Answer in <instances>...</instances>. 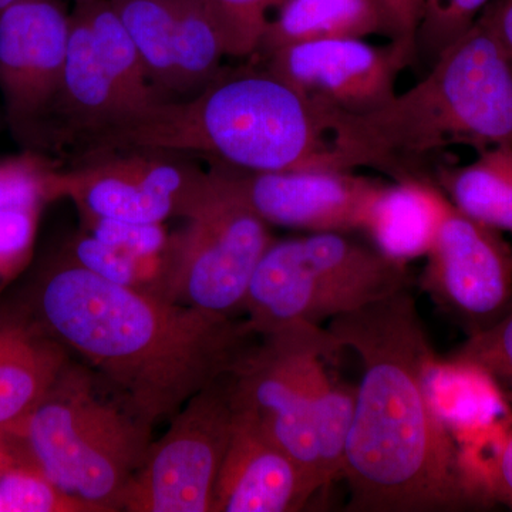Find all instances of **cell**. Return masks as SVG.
Segmentation results:
<instances>
[{"mask_svg": "<svg viewBox=\"0 0 512 512\" xmlns=\"http://www.w3.org/2000/svg\"><path fill=\"white\" fill-rule=\"evenodd\" d=\"M421 288L471 333L512 308V248L501 231L468 217L448 200Z\"/></svg>", "mask_w": 512, "mask_h": 512, "instance_id": "cell-13", "label": "cell"}, {"mask_svg": "<svg viewBox=\"0 0 512 512\" xmlns=\"http://www.w3.org/2000/svg\"><path fill=\"white\" fill-rule=\"evenodd\" d=\"M184 228L168 238L157 293L217 315L242 312L256 266L271 247L268 222L215 164L211 183Z\"/></svg>", "mask_w": 512, "mask_h": 512, "instance_id": "cell-8", "label": "cell"}, {"mask_svg": "<svg viewBox=\"0 0 512 512\" xmlns=\"http://www.w3.org/2000/svg\"><path fill=\"white\" fill-rule=\"evenodd\" d=\"M382 12L392 42L417 49V35L424 16V0H373Z\"/></svg>", "mask_w": 512, "mask_h": 512, "instance_id": "cell-30", "label": "cell"}, {"mask_svg": "<svg viewBox=\"0 0 512 512\" xmlns=\"http://www.w3.org/2000/svg\"><path fill=\"white\" fill-rule=\"evenodd\" d=\"M229 376L191 397L164 436L153 440L123 495L121 511L212 512L235 424Z\"/></svg>", "mask_w": 512, "mask_h": 512, "instance_id": "cell-11", "label": "cell"}, {"mask_svg": "<svg viewBox=\"0 0 512 512\" xmlns=\"http://www.w3.org/2000/svg\"><path fill=\"white\" fill-rule=\"evenodd\" d=\"M35 316L151 426L232 375L259 340L247 319L114 284L70 258L43 276Z\"/></svg>", "mask_w": 512, "mask_h": 512, "instance_id": "cell-2", "label": "cell"}, {"mask_svg": "<svg viewBox=\"0 0 512 512\" xmlns=\"http://www.w3.org/2000/svg\"><path fill=\"white\" fill-rule=\"evenodd\" d=\"M339 350L319 357L313 372V410L323 487L342 477L346 443L355 414L356 387L343 382L328 363Z\"/></svg>", "mask_w": 512, "mask_h": 512, "instance_id": "cell-22", "label": "cell"}, {"mask_svg": "<svg viewBox=\"0 0 512 512\" xmlns=\"http://www.w3.org/2000/svg\"><path fill=\"white\" fill-rule=\"evenodd\" d=\"M211 183L185 154L117 148L53 167L50 197L70 198L83 217L131 224H163L190 217Z\"/></svg>", "mask_w": 512, "mask_h": 512, "instance_id": "cell-10", "label": "cell"}, {"mask_svg": "<svg viewBox=\"0 0 512 512\" xmlns=\"http://www.w3.org/2000/svg\"><path fill=\"white\" fill-rule=\"evenodd\" d=\"M0 512H99L94 505L64 493L28 468L0 476Z\"/></svg>", "mask_w": 512, "mask_h": 512, "instance_id": "cell-25", "label": "cell"}, {"mask_svg": "<svg viewBox=\"0 0 512 512\" xmlns=\"http://www.w3.org/2000/svg\"><path fill=\"white\" fill-rule=\"evenodd\" d=\"M429 2V0H424V8H426V3Z\"/></svg>", "mask_w": 512, "mask_h": 512, "instance_id": "cell-34", "label": "cell"}, {"mask_svg": "<svg viewBox=\"0 0 512 512\" xmlns=\"http://www.w3.org/2000/svg\"><path fill=\"white\" fill-rule=\"evenodd\" d=\"M369 36L390 40L386 20L373 0H286L278 16L269 20L254 57L298 43Z\"/></svg>", "mask_w": 512, "mask_h": 512, "instance_id": "cell-19", "label": "cell"}, {"mask_svg": "<svg viewBox=\"0 0 512 512\" xmlns=\"http://www.w3.org/2000/svg\"><path fill=\"white\" fill-rule=\"evenodd\" d=\"M110 3L161 99L178 100L175 0H110Z\"/></svg>", "mask_w": 512, "mask_h": 512, "instance_id": "cell-21", "label": "cell"}, {"mask_svg": "<svg viewBox=\"0 0 512 512\" xmlns=\"http://www.w3.org/2000/svg\"><path fill=\"white\" fill-rule=\"evenodd\" d=\"M16 467H18V460H16L12 440L8 433L0 430V476Z\"/></svg>", "mask_w": 512, "mask_h": 512, "instance_id": "cell-32", "label": "cell"}, {"mask_svg": "<svg viewBox=\"0 0 512 512\" xmlns=\"http://www.w3.org/2000/svg\"><path fill=\"white\" fill-rule=\"evenodd\" d=\"M148 421L89 366L73 365L20 423L5 431L18 467L36 471L99 512L121 511L153 443Z\"/></svg>", "mask_w": 512, "mask_h": 512, "instance_id": "cell-5", "label": "cell"}, {"mask_svg": "<svg viewBox=\"0 0 512 512\" xmlns=\"http://www.w3.org/2000/svg\"><path fill=\"white\" fill-rule=\"evenodd\" d=\"M117 148L204 156L247 173L336 170L325 117L259 63L221 70L187 99L157 101L79 158Z\"/></svg>", "mask_w": 512, "mask_h": 512, "instance_id": "cell-4", "label": "cell"}, {"mask_svg": "<svg viewBox=\"0 0 512 512\" xmlns=\"http://www.w3.org/2000/svg\"><path fill=\"white\" fill-rule=\"evenodd\" d=\"M448 363L473 367L488 377L512 380V308L494 325L468 335Z\"/></svg>", "mask_w": 512, "mask_h": 512, "instance_id": "cell-26", "label": "cell"}, {"mask_svg": "<svg viewBox=\"0 0 512 512\" xmlns=\"http://www.w3.org/2000/svg\"><path fill=\"white\" fill-rule=\"evenodd\" d=\"M39 208L0 207V279L22 268L35 238Z\"/></svg>", "mask_w": 512, "mask_h": 512, "instance_id": "cell-29", "label": "cell"}, {"mask_svg": "<svg viewBox=\"0 0 512 512\" xmlns=\"http://www.w3.org/2000/svg\"><path fill=\"white\" fill-rule=\"evenodd\" d=\"M342 350L326 329L296 325L259 336L229 376L235 412L248 417L291 454L316 493L322 471L313 410V372L319 357Z\"/></svg>", "mask_w": 512, "mask_h": 512, "instance_id": "cell-9", "label": "cell"}, {"mask_svg": "<svg viewBox=\"0 0 512 512\" xmlns=\"http://www.w3.org/2000/svg\"><path fill=\"white\" fill-rule=\"evenodd\" d=\"M69 258L114 284L146 289L143 268L136 259L92 234L74 239Z\"/></svg>", "mask_w": 512, "mask_h": 512, "instance_id": "cell-28", "label": "cell"}, {"mask_svg": "<svg viewBox=\"0 0 512 512\" xmlns=\"http://www.w3.org/2000/svg\"><path fill=\"white\" fill-rule=\"evenodd\" d=\"M490 494L512 508V436L505 440L490 473Z\"/></svg>", "mask_w": 512, "mask_h": 512, "instance_id": "cell-31", "label": "cell"}, {"mask_svg": "<svg viewBox=\"0 0 512 512\" xmlns=\"http://www.w3.org/2000/svg\"><path fill=\"white\" fill-rule=\"evenodd\" d=\"M493 0H429L417 35V49L436 59L466 33Z\"/></svg>", "mask_w": 512, "mask_h": 512, "instance_id": "cell-27", "label": "cell"}, {"mask_svg": "<svg viewBox=\"0 0 512 512\" xmlns=\"http://www.w3.org/2000/svg\"><path fill=\"white\" fill-rule=\"evenodd\" d=\"M175 5V62L181 100L201 92L218 76L227 53L204 0H175Z\"/></svg>", "mask_w": 512, "mask_h": 512, "instance_id": "cell-23", "label": "cell"}, {"mask_svg": "<svg viewBox=\"0 0 512 512\" xmlns=\"http://www.w3.org/2000/svg\"><path fill=\"white\" fill-rule=\"evenodd\" d=\"M286 0H204L220 29L227 56L252 59L268 26V10Z\"/></svg>", "mask_w": 512, "mask_h": 512, "instance_id": "cell-24", "label": "cell"}, {"mask_svg": "<svg viewBox=\"0 0 512 512\" xmlns=\"http://www.w3.org/2000/svg\"><path fill=\"white\" fill-rule=\"evenodd\" d=\"M222 168L262 220L308 232L362 231L367 208L383 184L355 171L312 168L247 173Z\"/></svg>", "mask_w": 512, "mask_h": 512, "instance_id": "cell-15", "label": "cell"}, {"mask_svg": "<svg viewBox=\"0 0 512 512\" xmlns=\"http://www.w3.org/2000/svg\"><path fill=\"white\" fill-rule=\"evenodd\" d=\"M417 50L400 42L375 46L366 39L298 43L254 57L295 87L325 117L360 116L382 109L396 96L400 73Z\"/></svg>", "mask_w": 512, "mask_h": 512, "instance_id": "cell-12", "label": "cell"}, {"mask_svg": "<svg viewBox=\"0 0 512 512\" xmlns=\"http://www.w3.org/2000/svg\"><path fill=\"white\" fill-rule=\"evenodd\" d=\"M434 181L457 210L512 234V144L481 151L470 164L440 165Z\"/></svg>", "mask_w": 512, "mask_h": 512, "instance_id": "cell-20", "label": "cell"}, {"mask_svg": "<svg viewBox=\"0 0 512 512\" xmlns=\"http://www.w3.org/2000/svg\"><path fill=\"white\" fill-rule=\"evenodd\" d=\"M329 140L338 170L434 181V160L448 148L512 144L511 59L480 16L382 109L330 121Z\"/></svg>", "mask_w": 512, "mask_h": 512, "instance_id": "cell-3", "label": "cell"}, {"mask_svg": "<svg viewBox=\"0 0 512 512\" xmlns=\"http://www.w3.org/2000/svg\"><path fill=\"white\" fill-rule=\"evenodd\" d=\"M447 205L434 181L383 183L367 208L362 232L382 254L407 265L429 254Z\"/></svg>", "mask_w": 512, "mask_h": 512, "instance_id": "cell-18", "label": "cell"}, {"mask_svg": "<svg viewBox=\"0 0 512 512\" xmlns=\"http://www.w3.org/2000/svg\"><path fill=\"white\" fill-rule=\"evenodd\" d=\"M407 265L349 232L274 241L256 266L242 312L259 336L359 311L410 289Z\"/></svg>", "mask_w": 512, "mask_h": 512, "instance_id": "cell-6", "label": "cell"}, {"mask_svg": "<svg viewBox=\"0 0 512 512\" xmlns=\"http://www.w3.org/2000/svg\"><path fill=\"white\" fill-rule=\"evenodd\" d=\"M313 494L315 487L298 461L258 424L235 412L212 512L299 511Z\"/></svg>", "mask_w": 512, "mask_h": 512, "instance_id": "cell-16", "label": "cell"}, {"mask_svg": "<svg viewBox=\"0 0 512 512\" xmlns=\"http://www.w3.org/2000/svg\"><path fill=\"white\" fill-rule=\"evenodd\" d=\"M359 357L342 477L353 512H436L483 497L434 399L436 357L410 289L330 320Z\"/></svg>", "mask_w": 512, "mask_h": 512, "instance_id": "cell-1", "label": "cell"}, {"mask_svg": "<svg viewBox=\"0 0 512 512\" xmlns=\"http://www.w3.org/2000/svg\"><path fill=\"white\" fill-rule=\"evenodd\" d=\"M70 13L60 0H20L0 16V93L20 143L39 148L62 83Z\"/></svg>", "mask_w": 512, "mask_h": 512, "instance_id": "cell-14", "label": "cell"}, {"mask_svg": "<svg viewBox=\"0 0 512 512\" xmlns=\"http://www.w3.org/2000/svg\"><path fill=\"white\" fill-rule=\"evenodd\" d=\"M160 100L110 0H74L62 83L37 151L76 160Z\"/></svg>", "mask_w": 512, "mask_h": 512, "instance_id": "cell-7", "label": "cell"}, {"mask_svg": "<svg viewBox=\"0 0 512 512\" xmlns=\"http://www.w3.org/2000/svg\"><path fill=\"white\" fill-rule=\"evenodd\" d=\"M69 353L35 315L0 313V430L35 409L69 366Z\"/></svg>", "mask_w": 512, "mask_h": 512, "instance_id": "cell-17", "label": "cell"}, {"mask_svg": "<svg viewBox=\"0 0 512 512\" xmlns=\"http://www.w3.org/2000/svg\"><path fill=\"white\" fill-rule=\"evenodd\" d=\"M20 2V0H0V16L5 10H8L10 6L15 5V3Z\"/></svg>", "mask_w": 512, "mask_h": 512, "instance_id": "cell-33", "label": "cell"}]
</instances>
